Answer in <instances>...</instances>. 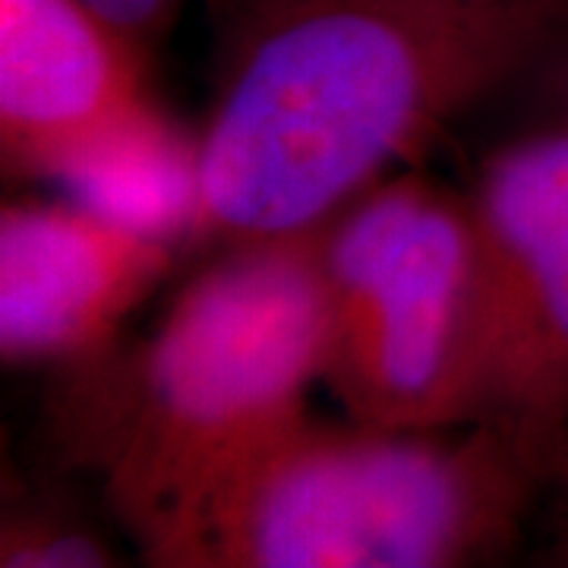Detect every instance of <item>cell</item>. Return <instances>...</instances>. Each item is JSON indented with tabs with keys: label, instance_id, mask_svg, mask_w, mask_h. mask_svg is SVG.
<instances>
[{
	"label": "cell",
	"instance_id": "9c48e42d",
	"mask_svg": "<svg viewBox=\"0 0 568 568\" xmlns=\"http://www.w3.org/2000/svg\"><path fill=\"white\" fill-rule=\"evenodd\" d=\"M82 3L152 51L171 32V26L178 22L190 0H82ZM209 3H215L219 10L224 0H209Z\"/></svg>",
	"mask_w": 568,
	"mask_h": 568
},
{
	"label": "cell",
	"instance_id": "30bf717a",
	"mask_svg": "<svg viewBox=\"0 0 568 568\" xmlns=\"http://www.w3.org/2000/svg\"><path fill=\"white\" fill-rule=\"evenodd\" d=\"M566 121H568V51H566Z\"/></svg>",
	"mask_w": 568,
	"mask_h": 568
},
{
	"label": "cell",
	"instance_id": "8992f818",
	"mask_svg": "<svg viewBox=\"0 0 568 568\" xmlns=\"http://www.w3.org/2000/svg\"><path fill=\"white\" fill-rule=\"evenodd\" d=\"M149 54L82 0H0L3 168L85 186L168 140Z\"/></svg>",
	"mask_w": 568,
	"mask_h": 568
},
{
	"label": "cell",
	"instance_id": "52a82bcc",
	"mask_svg": "<svg viewBox=\"0 0 568 568\" xmlns=\"http://www.w3.org/2000/svg\"><path fill=\"white\" fill-rule=\"evenodd\" d=\"M171 260L164 231L89 200L7 203L0 212L3 364L73 369L108 354Z\"/></svg>",
	"mask_w": 568,
	"mask_h": 568
},
{
	"label": "cell",
	"instance_id": "277c9868",
	"mask_svg": "<svg viewBox=\"0 0 568 568\" xmlns=\"http://www.w3.org/2000/svg\"><path fill=\"white\" fill-rule=\"evenodd\" d=\"M323 383L347 417L470 424L480 351V256L467 193L407 168L345 205L316 237Z\"/></svg>",
	"mask_w": 568,
	"mask_h": 568
},
{
	"label": "cell",
	"instance_id": "6da1fadb",
	"mask_svg": "<svg viewBox=\"0 0 568 568\" xmlns=\"http://www.w3.org/2000/svg\"><path fill=\"white\" fill-rule=\"evenodd\" d=\"M183 227L310 237L458 118L566 58L568 0H224Z\"/></svg>",
	"mask_w": 568,
	"mask_h": 568
},
{
	"label": "cell",
	"instance_id": "3957f363",
	"mask_svg": "<svg viewBox=\"0 0 568 568\" xmlns=\"http://www.w3.org/2000/svg\"><path fill=\"white\" fill-rule=\"evenodd\" d=\"M559 467L487 424L301 417L246 462L164 568H452L506 552Z\"/></svg>",
	"mask_w": 568,
	"mask_h": 568
},
{
	"label": "cell",
	"instance_id": "7a4b0ae2",
	"mask_svg": "<svg viewBox=\"0 0 568 568\" xmlns=\"http://www.w3.org/2000/svg\"><path fill=\"white\" fill-rule=\"evenodd\" d=\"M316 237L222 246L133 351L73 366L61 439L145 562L310 414L328 342Z\"/></svg>",
	"mask_w": 568,
	"mask_h": 568
},
{
	"label": "cell",
	"instance_id": "5b68a950",
	"mask_svg": "<svg viewBox=\"0 0 568 568\" xmlns=\"http://www.w3.org/2000/svg\"><path fill=\"white\" fill-rule=\"evenodd\" d=\"M467 203L480 256L470 424L568 467V121L499 145Z\"/></svg>",
	"mask_w": 568,
	"mask_h": 568
},
{
	"label": "cell",
	"instance_id": "ba28073f",
	"mask_svg": "<svg viewBox=\"0 0 568 568\" xmlns=\"http://www.w3.org/2000/svg\"><path fill=\"white\" fill-rule=\"evenodd\" d=\"M118 552L92 525L63 508L17 506L0 525L3 568H102L118 566Z\"/></svg>",
	"mask_w": 568,
	"mask_h": 568
}]
</instances>
